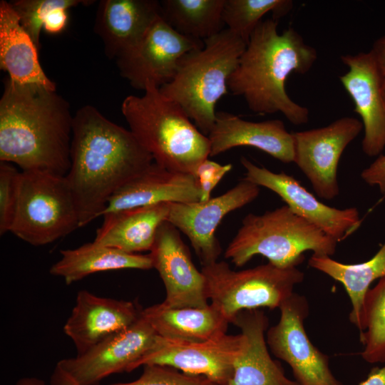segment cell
Here are the masks:
<instances>
[{"label":"cell","mask_w":385,"mask_h":385,"mask_svg":"<svg viewBox=\"0 0 385 385\" xmlns=\"http://www.w3.org/2000/svg\"><path fill=\"white\" fill-rule=\"evenodd\" d=\"M359 385H385V365L373 368L366 379Z\"/></svg>","instance_id":"obj_38"},{"label":"cell","mask_w":385,"mask_h":385,"mask_svg":"<svg viewBox=\"0 0 385 385\" xmlns=\"http://www.w3.org/2000/svg\"><path fill=\"white\" fill-rule=\"evenodd\" d=\"M200 198L194 175L173 172L153 162L112 195L102 216L162 202H197Z\"/></svg>","instance_id":"obj_21"},{"label":"cell","mask_w":385,"mask_h":385,"mask_svg":"<svg viewBox=\"0 0 385 385\" xmlns=\"http://www.w3.org/2000/svg\"><path fill=\"white\" fill-rule=\"evenodd\" d=\"M260 188L245 178L206 201L170 202L167 221L189 239L202 266L217 262L221 247L215 231L223 217L255 200Z\"/></svg>","instance_id":"obj_14"},{"label":"cell","mask_w":385,"mask_h":385,"mask_svg":"<svg viewBox=\"0 0 385 385\" xmlns=\"http://www.w3.org/2000/svg\"><path fill=\"white\" fill-rule=\"evenodd\" d=\"M277 26L273 18L257 25L229 78L228 90L242 96L254 113H281L292 124L303 125L309 120V109L291 99L285 83L292 73H307L317 52L294 28L279 34Z\"/></svg>","instance_id":"obj_3"},{"label":"cell","mask_w":385,"mask_h":385,"mask_svg":"<svg viewBox=\"0 0 385 385\" xmlns=\"http://www.w3.org/2000/svg\"><path fill=\"white\" fill-rule=\"evenodd\" d=\"M246 46L230 30L222 29L205 40L202 48L185 54L172 80L159 88L207 136L215 123L217 103L229 93V78Z\"/></svg>","instance_id":"obj_5"},{"label":"cell","mask_w":385,"mask_h":385,"mask_svg":"<svg viewBox=\"0 0 385 385\" xmlns=\"http://www.w3.org/2000/svg\"><path fill=\"white\" fill-rule=\"evenodd\" d=\"M143 366L138 379L110 385H216L205 376L185 374L170 366L159 364Z\"/></svg>","instance_id":"obj_33"},{"label":"cell","mask_w":385,"mask_h":385,"mask_svg":"<svg viewBox=\"0 0 385 385\" xmlns=\"http://www.w3.org/2000/svg\"><path fill=\"white\" fill-rule=\"evenodd\" d=\"M381 91H382V96H383V99L384 102V106H385V74L383 75V78H382Z\"/></svg>","instance_id":"obj_40"},{"label":"cell","mask_w":385,"mask_h":385,"mask_svg":"<svg viewBox=\"0 0 385 385\" xmlns=\"http://www.w3.org/2000/svg\"><path fill=\"white\" fill-rule=\"evenodd\" d=\"M362 129L361 120L346 116L324 127L292 133L293 163L309 179L319 197L332 200L339 195V161Z\"/></svg>","instance_id":"obj_12"},{"label":"cell","mask_w":385,"mask_h":385,"mask_svg":"<svg viewBox=\"0 0 385 385\" xmlns=\"http://www.w3.org/2000/svg\"><path fill=\"white\" fill-rule=\"evenodd\" d=\"M14 385H46L44 381L34 376H25L19 379Z\"/></svg>","instance_id":"obj_39"},{"label":"cell","mask_w":385,"mask_h":385,"mask_svg":"<svg viewBox=\"0 0 385 385\" xmlns=\"http://www.w3.org/2000/svg\"><path fill=\"white\" fill-rule=\"evenodd\" d=\"M60 252L61 259L51 266L49 272L62 277L67 284L99 272L153 268L149 254L128 253L95 241Z\"/></svg>","instance_id":"obj_26"},{"label":"cell","mask_w":385,"mask_h":385,"mask_svg":"<svg viewBox=\"0 0 385 385\" xmlns=\"http://www.w3.org/2000/svg\"><path fill=\"white\" fill-rule=\"evenodd\" d=\"M341 61L348 67V71L339 78L363 124L362 150L370 157L379 155L385 148L383 74L370 52L342 55Z\"/></svg>","instance_id":"obj_17"},{"label":"cell","mask_w":385,"mask_h":385,"mask_svg":"<svg viewBox=\"0 0 385 385\" xmlns=\"http://www.w3.org/2000/svg\"><path fill=\"white\" fill-rule=\"evenodd\" d=\"M121 112L129 130L158 165L193 175L197 166L210 157L208 137L156 86L148 85L143 96L125 97Z\"/></svg>","instance_id":"obj_4"},{"label":"cell","mask_w":385,"mask_h":385,"mask_svg":"<svg viewBox=\"0 0 385 385\" xmlns=\"http://www.w3.org/2000/svg\"><path fill=\"white\" fill-rule=\"evenodd\" d=\"M205 291L210 304L232 323L244 310L279 308L304 279L297 268H282L267 262L240 271L230 269L225 261L202 267Z\"/></svg>","instance_id":"obj_7"},{"label":"cell","mask_w":385,"mask_h":385,"mask_svg":"<svg viewBox=\"0 0 385 385\" xmlns=\"http://www.w3.org/2000/svg\"><path fill=\"white\" fill-rule=\"evenodd\" d=\"M232 323L240 329L244 344L227 385H299L286 376L268 351L265 333L269 320L263 311H242Z\"/></svg>","instance_id":"obj_22"},{"label":"cell","mask_w":385,"mask_h":385,"mask_svg":"<svg viewBox=\"0 0 385 385\" xmlns=\"http://www.w3.org/2000/svg\"><path fill=\"white\" fill-rule=\"evenodd\" d=\"M359 332L364 360L371 364L385 362V277L365 296Z\"/></svg>","instance_id":"obj_29"},{"label":"cell","mask_w":385,"mask_h":385,"mask_svg":"<svg viewBox=\"0 0 385 385\" xmlns=\"http://www.w3.org/2000/svg\"><path fill=\"white\" fill-rule=\"evenodd\" d=\"M210 156L240 146L256 148L283 163L294 162L292 133L281 120L248 121L226 111H217L207 135Z\"/></svg>","instance_id":"obj_19"},{"label":"cell","mask_w":385,"mask_h":385,"mask_svg":"<svg viewBox=\"0 0 385 385\" xmlns=\"http://www.w3.org/2000/svg\"><path fill=\"white\" fill-rule=\"evenodd\" d=\"M73 120L68 102L56 90L7 76L0 98V161L21 171L66 176Z\"/></svg>","instance_id":"obj_2"},{"label":"cell","mask_w":385,"mask_h":385,"mask_svg":"<svg viewBox=\"0 0 385 385\" xmlns=\"http://www.w3.org/2000/svg\"><path fill=\"white\" fill-rule=\"evenodd\" d=\"M142 315L164 339L198 342L226 334L230 322L216 307L170 308L160 303L142 309Z\"/></svg>","instance_id":"obj_25"},{"label":"cell","mask_w":385,"mask_h":385,"mask_svg":"<svg viewBox=\"0 0 385 385\" xmlns=\"http://www.w3.org/2000/svg\"><path fill=\"white\" fill-rule=\"evenodd\" d=\"M383 75L385 74V35L379 38L369 51Z\"/></svg>","instance_id":"obj_37"},{"label":"cell","mask_w":385,"mask_h":385,"mask_svg":"<svg viewBox=\"0 0 385 385\" xmlns=\"http://www.w3.org/2000/svg\"><path fill=\"white\" fill-rule=\"evenodd\" d=\"M160 16V1L101 0L93 31L106 56L115 60L136 45Z\"/></svg>","instance_id":"obj_20"},{"label":"cell","mask_w":385,"mask_h":385,"mask_svg":"<svg viewBox=\"0 0 385 385\" xmlns=\"http://www.w3.org/2000/svg\"><path fill=\"white\" fill-rule=\"evenodd\" d=\"M232 168V165L230 163L221 165L209 158L203 160L197 166L193 175L201 191L200 201H206L211 198L212 190Z\"/></svg>","instance_id":"obj_34"},{"label":"cell","mask_w":385,"mask_h":385,"mask_svg":"<svg viewBox=\"0 0 385 385\" xmlns=\"http://www.w3.org/2000/svg\"><path fill=\"white\" fill-rule=\"evenodd\" d=\"M204 41L185 36L160 16L138 43L115 59L122 78L136 90L149 84L160 88L173 78L179 61Z\"/></svg>","instance_id":"obj_11"},{"label":"cell","mask_w":385,"mask_h":385,"mask_svg":"<svg viewBox=\"0 0 385 385\" xmlns=\"http://www.w3.org/2000/svg\"><path fill=\"white\" fill-rule=\"evenodd\" d=\"M68 9L66 7H59L53 10L44 21L43 30L51 34L62 32L68 23Z\"/></svg>","instance_id":"obj_36"},{"label":"cell","mask_w":385,"mask_h":385,"mask_svg":"<svg viewBox=\"0 0 385 385\" xmlns=\"http://www.w3.org/2000/svg\"><path fill=\"white\" fill-rule=\"evenodd\" d=\"M141 311L133 302L102 297L81 290L63 332L73 342L77 355L81 354L132 325L140 317Z\"/></svg>","instance_id":"obj_18"},{"label":"cell","mask_w":385,"mask_h":385,"mask_svg":"<svg viewBox=\"0 0 385 385\" xmlns=\"http://www.w3.org/2000/svg\"><path fill=\"white\" fill-rule=\"evenodd\" d=\"M292 7L291 0H225L222 19L226 29L247 43L265 14L271 12L279 21Z\"/></svg>","instance_id":"obj_30"},{"label":"cell","mask_w":385,"mask_h":385,"mask_svg":"<svg viewBox=\"0 0 385 385\" xmlns=\"http://www.w3.org/2000/svg\"><path fill=\"white\" fill-rule=\"evenodd\" d=\"M170 202H162L103 215L94 241L128 253L151 250L158 228L167 220Z\"/></svg>","instance_id":"obj_23"},{"label":"cell","mask_w":385,"mask_h":385,"mask_svg":"<svg viewBox=\"0 0 385 385\" xmlns=\"http://www.w3.org/2000/svg\"><path fill=\"white\" fill-rule=\"evenodd\" d=\"M20 23L37 48H41L40 36L43 25L50 13L59 7L71 9L89 6L95 0H11L9 1Z\"/></svg>","instance_id":"obj_31"},{"label":"cell","mask_w":385,"mask_h":385,"mask_svg":"<svg viewBox=\"0 0 385 385\" xmlns=\"http://www.w3.org/2000/svg\"><path fill=\"white\" fill-rule=\"evenodd\" d=\"M308 265L342 283L350 298V322L359 330L365 296L371 284L385 277V242L370 260L357 264H344L328 255L313 254Z\"/></svg>","instance_id":"obj_27"},{"label":"cell","mask_w":385,"mask_h":385,"mask_svg":"<svg viewBox=\"0 0 385 385\" xmlns=\"http://www.w3.org/2000/svg\"><path fill=\"white\" fill-rule=\"evenodd\" d=\"M279 322L266 332L272 354L292 369L299 385H342L332 374L327 355L318 349L306 333L309 314L304 296L294 292L279 308Z\"/></svg>","instance_id":"obj_10"},{"label":"cell","mask_w":385,"mask_h":385,"mask_svg":"<svg viewBox=\"0 0 385 385\" xmlns=\"http://www.w3.org/2000/svg\"><path fill=\"white\" fill-rule=\"evenodd\" d=\"M362 180L369 185H376L385 195V155H380L361 173Z\"/></svg>","instance_id":"obj_35"},{"label":"cell","mask_w":385,"mask_h":385,"mask_svg":"<svg viewBox=\"0 0 385 385\" xmlns=\"http://www.w3.org/2000/svg\"><path fill=\"white\" fill-rule=\"evenodd\" d=\"M150 256L165 285L166 307H205V279L195 266L180 231L167 220L158 230Z\"/></svg>","instance_id":"obj_16"},{"label":"cell","mask_w":385,"mask_h":385,"mask_svg":"<svg viewBox=\"0 0 385 385\" xmlns=\"http://www.w3.org/2000/svg\"><path fill=\"white\" fill-rule=\"evenodd\" d=\"M142 312V311H141ZM158 334L142 315L128 328L81 354L59 361L51 385H97L113 374L133 371L154 346Z\"/></svg>","instance_id":"obj_9"},{"label":"cell","mask_w":385,"mask_h":385,"mask_svg":"<svg viewBox=\"0 0 385 385\" xmlns=\"http://www.w3.org/2000/svg\"><path fill=\"white\" fill-rule=\"evenodd\" d=\"M0 68L14 82L56 90L41 66L38 49L5 0L0 1Z\"/></svg>","instance_id":"obj_24"},{"label":"cell","mask_w":385,"mask_h":385,"mask_svg":"<svg viewBox=\"0 0 385 385\" xmlns=\"http://www.w3.org/2000/svg\"><path fill=\"white\" fill-rule=\"evenodd\" d=\"M78 227V214L65 176L21 171L11 233L30 245L41 246Z\"/></svg>","instance_id":"obj_8"},{"label":"cell","mask_w":385,"mask_h":385,"mask_svg":"<svg viewBox=\"0 0 385 385\" xmlns=\"http://www.w3.org/2000/svg\"><path fill=\"white\" fill-rule=\"evenodd\" d=\"M337 243L284 205L262 215L247 214L227 247L225 257L236 267L262 255L277 267H294L304 261V252L332 256Z\"/></svg>","instance_id":"obj_6"},{"label":"cell","mask_w":385,"mask_h":385,"mask_svg":"<svg viewBox=\"0 0 385 385\" xmlns=\"http://www.w3.org/2000/svg\"><path fill=\"white\" fill-rule=\"evenodd\" d=\"M245 178L277 194L296 215L338 242L356 230L361 220L356 207L339 209L320 202L293 176L260 167L245 157L240 159Z\"/></svg>","instance_id":"obj_15"},{"label":"cell","mask_w":385,"mask_h":385,"mask_svg":"<svg viewBox=\"0 0 385 385\" xmlns=\"http://www.w3.org/2000/svg\"><path fill=\"white\" fill-rule=\"evenodd\" d=\"M19 172L14 164L0 161V235L10 232L19 188Z\"/></svg>","instance_id":"obj_32"},{"label":"cell","mask_w":385,"mask_h":385,"mask_svg":"<svg viewBox=\"0 0 385 385\" xmlns=\"http://www.w3.org/2000/svg\"><path fill=\"white\" fill-rule=\"evenodd\" d=\"M225 0H162V18L179 34L204 41L223 29Z\"/></svg>","instance_id":"obj_28"},{"label":"cell","mask_w":385,"mask_h":385,"mask_svg":"<svg viewBox=\"0 0 385 385\" xmlns=\"http://www.w3.org/2000/svg\"><path fill=\"white\" fill-rule=\"evenodd\" d=\"M243 344L241 332L198 342L158 336L153 347L137 361L133 371L146 364L164 365L185 374L205 376L216 385H227Z\"/></svg>","instance_id":"obj_13"},{"label":"cell","mask_w":385,"mask_h":385,"mask_svg":"<svg viewBox=\"0 0 385 385\" xmlns=\"http://www.w3.org/2000/svg\"><path fill=\"white\" fill-rule=\"evenodd\" d=\"M71 166L66 179L79 227L102 216L112 195L153 163L130 130L86 105L73 115Z\"/></svg>","instance_id":"obj_1"}]
</instances>
